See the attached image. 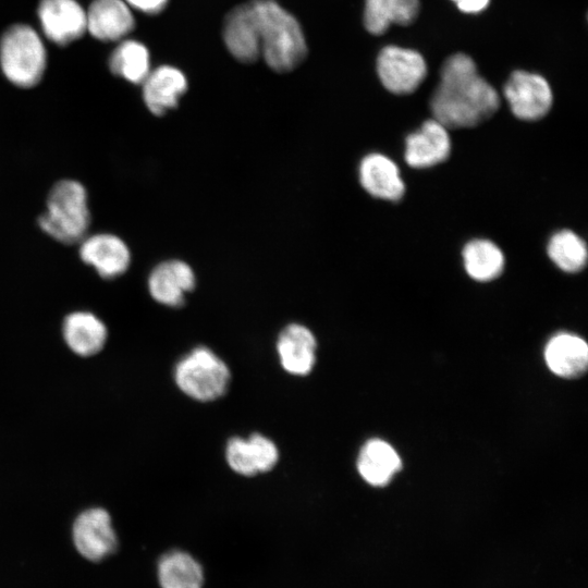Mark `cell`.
Segmentation results:
<instances>
[{"mask_svg": "<svg viewBox=\"0 0 588 588\" xmlns=\"http://www.w3.org/2000/svg\"><path fill=\"white\" fill-rule=\"evenodd\" d=\"M260 45V56L279 73L296 69L307 56L304 33L297 20L274 0H250Z\"/></svg>", "mask_w": 588, "mask_h": 588, "instance_id": "2", "label": "cell"}, {"mask_svg": "<svg viewBox=\"0 0 588 588\" xmlns=\"http://www.w3.org/2000/svg\"><path fill=\"white\" fill-rule=\"evenodd\" d=\"M109 69L132 84H142L150 72L149 51L139 41L124 40L112 51Z\"/></svg>", "mask_w": 588, "mask_h": 588, "instance_id": "25", "label": "cell"}, {"mask_svg": "<svg viewBox=\"0 0 588 588\" xmlns=\"http://www.w3.org/2000/svg\"><path fill=\"white\" fill-rule=\"evenodd\" d=\"M134 27V16L124 0H94L86 12V30L98 40H120Z\"/></svg>", "mask_w": 588, "mask_h": 588, "instance_id": "15", "label": "cell"}, {"mask_svg": "<svg viewBox=\"0 0 588 588\" xmlns=\"http://www.w3.org/2000/svg\"><path fill=\"white\" fill-rule=\"evenodd\" d=\"M465 13H478L486 9L489 0H452Z\"/></svg>", "mask_w": 588, "mask_h": 588, "instance_id": "28", "label": "cell"}, {"mask_svg": "<svg viewBox=\"0 0 588 588\" xmlns=\"http://www.w3.org/2000/svg\"><path fill=\"white\" fill-rule=\"evenodd\" d=\"M500 106L495 88L479 75L465 53L448 58L431 98L433 119L448 128L473 127L491 118Z\"/></svg>", "mask_w": 588, "mask_h": 588, "instance_id": "1", "label": "cell"}, {"mask_svg": "<svg viewBox=\"0 0 588 588\" xmlns=\"http://www.w3.org/2000/svg\"><path fill=\"white\" fill-rule=\"evenodd\" d=\"M550 259L565 272L580 271L588 257L584 240L571 230H562L553 234L548 243Z\"/></svg>", "mask_w": 588, "mask_h": 588, "instance_id": "26", "label": "cell"}, {"mask_svg": "<svg viewBox=\"0 0 588 588\" xmlns=\"http://www.w3.org/2000/svg\"><path fill=\"white\" fill-rule=\"evenodd\" d=\"M401 468V460L387 442L372 439L364 444L357 458L360 476L372 486L387 485Z\"/></svg>", "mask_w": 588, "mask_h": 588, "instance_id": "21", "label": "cell"}, {"mask_svg": "<svg viewBox=\"0 0 588 588\" xmlns=\"http://www.w3.org/2000/svg\"><path fill=\"white\" fill-rule=\"evenodd\" d=\"M132 7L146 14H158L164 10L169 0H124Z\"/></svg>", "mask_w": 588, "mask_h": 588, "instance_id": "27", "label": "cell"}, {"mask_svg": "<svg viewBox=\"0 0 588 588\" xmlns=\"http://www.w3.org/2000/svg\"><path fill=\"white\" fill-rule=\"evenodd\" d=\"M222 36L229 52L237 61L253 63L260 57L257 26L249 2L229 11L223 22Z\"/></svg>", "mask_w": 588, "mask_h": 588, "instance_id": "14", "label": "cell"}, {"mask_svg": "<svg viewBox=\"0 0 588 588\" xmlns=\"http://www.w3.org/2000/svg\"><path fill=\"white\" fill-rule=\"evenodd\" d=\"M442 123L427 120L406 138L405 160L412 168H429L444 161L451 151V138Z\"/></svg>", "mask_w": 588, "mask_h": 588, "instance_id": "13", "label": "cell"}, {"mask_svg": "<svg viewBox=\"0 0 588 588\" xmlns=\"http://www.w3.org/2000/svg\"><path fill=\"white\" fill-rule=\"evenodd\" d=\"M503 91L513 114L520 120L541 119L552 107L551 87L538 74L515 71L507 79Z\"/></svg>", "mask_w": 588, "mask_h": 588, "instance_id": "7", "label": "cell"}, {"mask_svg": "<svg viewBox=\"0 0 588 588\" xmlns=\"http://www.w3.org/2000/svg\"><path fill=\"white\" fill-rule=\"evenodd\" d=\"M73 540L77 551L91 561L113 553L118 538L108 511L90 507L79 513L73 524Z\"/></svg>", "mask_w": 588, "mask_h": 588, "instance_id": "8", "label": "cell"}, {"mask_svg": "<svg viewBox=\"0 0 588 588\" xmlns=\"http://www.w3.org/2000/svg\"><path fill=\"white\" fill-rule=\"evenodd\" d=\"M38 19L45 36L65 46L86 32V11L76 0H40Z\"/></svg>", "mask_w": 588, "mask_h": 588, "instance_id": "9", "label": "cell"}, {"mask_svg": "<svg viewBox=\"0 0 588 588\" xmlns=\"http://www.w3.org/2000/svg\"><path fill=\"white\" fill-rule=\"evenodd\" d=\"M196 284L192 267L183 260H167L157 265L147 281L150 296L159 304L179 307Z\"/></svg>", "mask_w": 588, "mask_h": 588, "instance_id": "12", "label": "cell"}, {"mask_svg": "<svg viewBox=\"0 0 588 588\" xmlns=\"http://www.w3.org/2000/svg\"><path fill=\"white\" fill-rule=\"evenodd\" d=\"M47 53L37 32L25 24L10 26L0 39V66L13 85L36 86L45 72Z\"/></svg>", "mask_w": 588, "mask_h": 588, "instance_id": "4", "label": "cell"}, {"mask_svg": "<svg viewBox=\"0 0 588 588\" xmlns=\"http://www.w3.org/2000/svg\"><path fill=\"white\" fill-rule=\"evenodd\" d=\"M158 579L161 588H203L204 572L191 554L172 550L159 560Z\"/></svg>", "mask_w": 588, "mask_h": 588, "instance_id": "23", "label": "cell"}, {"mask_svg": "<svg viewBox=\"0 0 588 588\" xmlns=\"http://www.w3.org/2000/svg\"><path fill=\"white\" fill-rule=\"evenodd\" d=\"M62 335L72 353L79 357H91L105 347L108 328L95 314L79 310L64 318Z\"/></svg>", "mask_w": 588, "mask_h": 588, "instance_id": "17", "label": "cell"}, {"mask_svg": "<svg viewBox=\"0 0 588 588\" xmlns=\"http://www.w3.org/2000/svg\"><path fill=\"white\" fill-rule=\"evenodd\" d=\"M279 458L277 445L269 438L253 433L248 439L231 438L225 448L230 468L246 477L271 470Z\"/></svg>", "mask_w": 588, "mask_h": 588, "instance_id": "11", "label": "cell"}, {"mask_svg": "<svg viewBox=\"0 0 588 588\" xmlns=\"http://www.w3.org/2000/svg\"><path fill=\"white\" fill-rule=\"evenodd\" d=\"M87 191L75 180H61L49 192L39 228L62 244L81 242L90 225Z\"/></svg>", "mask_w": 588, "mask_h": 588, "instance_id": "3", "label": "cell"}, {"mask_svg": "<svg viewBox=\"0 0 588 588\" xmlns=\"http://www.w3.org/2000/svg\"><path fill=\"white\" fill-rule=\"evenodd\" d=\"M377 72L389 91L406 95L415 91L424 82L427 65L422 56L415 50L387 46L378 56Z\"/></svg>", "mask_w": 588, "mask_h": 588, "instance_id": "6", "label": "cell"}, {"mask_svg": "<svg viewBox=\"0 0 588 588\" xmlns=\"http://www.w3.org/2000/svg\"><path fill=\"white\" fill-rule=\"evenodd\" d=\"M552 372L564 378L581 376L588 364V346L579 336L561 333L550 340L544 352Z\"/></svg>", "mask_w": 588, "mask_h": 588, "instance_id": "20", "label": "cell"}, {"mask_svg": "<svg viewBox=\"0 0 588 588\" xmlns=\"http://www.w3.org/2000/svg\"><path fill=\"white\" fill-rule=\"evenodd\" d=\"M230 378L226 364L206 346L192 350L174 368V381L179 389L199 402L221 397L228 390Z\"/></svg>", "mask_w": 588, "mask_h": 588, "instance_id": "5", "label": "cell"}, {"mask_svg": "<svg viewBox=\"0 0 588 588\" xmlns=\"http://www.w3.org/2000/svg\"><path fill=\"white\" fill-rule=\"evenodd\" d=\"M466 272L476 281L498 278L504 268L502 250L491 241L477 238L468 242L462 252Z\"/></svg>", "mask_w": 588, "mask_h": 588, "instance_id": "24", "label": "cell"}, {"mask_svg": "<svg viewBox=\"0 0 588 588\" xmlns=\"http://www.w3.org/2000/svg\"><path fill=\"white\" fill-rule=\"evenodd\" d=\"M358 175L363 188L376 198L395 201L404 195L405 185L399 167L382 154L364 157Z\"/></svg>", "mask_w": 588, "mask_h": 588, "instance_id": "19", "label": "cell"}, {"mask_svg": "<svg viewBox=\"0 0 588 588\" xmlns=\"http://www.w3.org/2000/svg\"><path fill=\"white\" fill-rule=\"evenodd\" d=\"M142 84L144 102L155 115H163L174 109L187 90L185 75L171 65H161L150 71Z\"/></svg>", "mask_w": 588, "mask_h": 588, "instance_id": "18", "label": "cell"}, {"mask_svg": "<svg viewBox=\"0 0 588 588\" xmlns=\"http://www.w3.org/2000/svg\"><path fill=\"white\" fill-rule=\"evenodd\" d=\"M316 350L314 333L301 323L287 324L278 336L279 360L283 369L291 375H308L316 363Z\"/></svg>", "mask_w": 588, "mask_h": 588, "instance_id": "16", "label": "cell"}, {"mask_svg": "<svg viewBox=\"0 0 588 588\" xmlns=\"http://www.w3.org/2000/svg\"><path fill=\"white\" fill-rule=\"evenodd\" d=\"M419 11V0H365L364 25L373 35L392 24L409 25Z\"/></svg>", "mask_w": 588, "mask_h": 588, "instance_id": "22", "label": "cell"}, {"mask_svg": "<svg viewBox=\"0 0 588 588\" xmlns=\"http://www.w3.org/2000/svg\"><path fill=\"white\" fill-rule=\"evenodd\" d=\"M81 259L103 279L123 274L131 262V253L123 240L110 233L85 236L79 244Z\"/></svg>", "mask_w": 588, "mask_h": 588, "instance_id": "10", "label": "cell"}]
</instances>
